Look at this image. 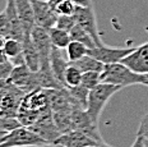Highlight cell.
<instances>
[{
	"label": "cell",
	"instance_id": "25",
	"mask_svg": "<svg viewBox=\"0 0 148 147\" xmlns=\"http://www.w3.org/2000/svg\"><path fill=\"white\" fill-rule=\"evenodd\" d=\"M75 24L77 23H75V19H74L73 16H59L58 17V21H56V26L55 27L70 32V30H72Z\"/></svg>",
	"mask_w": 148,
	"mask_h": 147
},
{
	"label": "cell",
	"instance_id": "35",
	"mask_svg": "<svg viewBox=\"0 0 148 147\" xmlns=\"http://www.w3.org/2000/svg\"><path fill=\"white\" fill-rule=\"evenodd\" d=\"M7 132H3V131H0V137H4V136H7Z\"/></svg>",
	"mask_w": 148,
	"mask_h": 147
},
{
	"label": "cell",
	"instance_id": "23",
	"mask_svg": "<svg viewBox=\"0 0 148 147\" xmlns=\"http://www.w3.org/2000/svg\"><path fill=\"white\" fill-rule=\"evenodd\" d=\"M101 83V72H86L82 76V86L92 90Z\"/></svg>",
	"mask_w": 148,
	"mask_h": 147
},
{
	"label": "cell",
	"instance_id": "29",
	"mask_svg": "<svg viewBox=\"0 0 148 147\" xmlns=\"http://www.w3.org/2000/svg\"><path fill=\"white\" fill-rule=\"evenodd\" d=\"M61 0H50V5L52 8L55 7V5L58 4V3H60ZM74 4L79 5V7H93V3H92V0H72Z\"/></svg>",
	"mask_w": 148,
	"mask_h": 147
},
{
	"label": "cell",
	"instance_id": "19",
	"mask_svg": "<svg viewBox=\"0 0 148 147\" xmlns=\"http://www.w3.org/2000/svg\"><path fill=\"white\" fill-rule=\"evenodd\" d=\"M65 50H66V56L69 59V62H75V60H79L83 56H86L88 54L89 49L86 45H83L82 42L73 41L72 40V42L68 45Z\"/></svg>",
	"mask_w": 148,
	"mask_h": 147
},
{
	"label": "cell",
	"instance_id": "27",
	"mask_svg": "<svg viewBox=\"0 0 148 147\" xmlns=\"http://www.w3.org/2000/svg\"><path fill=\"white\" fill-rule=\"evenodd\" d=\"M14 70V64L10 60L0 64V81H8Z\"/></svg>",
	"mask_w": 148,
	"mask_h": 147
},
{
	"label": "cell",
	"instance_id": "36",
	"mask_svg": "<svg viewBox=\"0 0 148 147\" xmlns=\"http://www.w3.org/2000/svg\"><path fill=\"white\" fill-rule=\"evenodd\" d=\"M4 137H5V136H4ZM4 137H0V143L4 142Z\"/></svg>",
	"mask_w": 148,
	"mask_h": 147
},
{
	"label": "cell",
	"instance_id": "31",
	"mask_svg": "<svg viewBox=\"0 0 148 147\" xmlns=\"http://www.w3.org/2000/svg\"><path fill=\"white\" fill-rule=\"evenodd\" d=\"M7 60H9L8 55L5 54L4 49H0V64H1V63H4V62H7Z\"/></svg>",
	"mask_w": 148,
	"mask_h": 147
},
{
	"label": "cell",
	"instance_id": "20",
	"mask_svg": "<svg viewBox=\"0 0 148 147\" xmlns=\"http://www.w3.org/2000/svg\"><path fill=\"white\" fill-rule=\"evenodd\" d=\"M82 76L83 73L81 70L69 62V65H68L65 72V87L69 88L74 87V86H79L82 83Z\"/></svg>",
	"mask_w": 148,
	"mask_h": 147
},
{
	"label": "cell",
	"instance_id": "26",
	"mask_svg": "<svg viewBox=\"0 0 148 147\" xmlns=\"http://www.w3.org/2000/svg\"><path fill=\"white\" fill-rule=\"evenodd\" d=\"M0 35L4 36L5 38H9L10 36V23H9V18L5 10L0 13Z\"/></svg>",
	"mask_w": 148,
	"mask_h": 147
},
{
	"label": "cell",
	"instance_id": "2",
	"mask_svg": "<svg viewBox=\"0 0 148 147\" xmlns=\"http://www.w3.org/2000/svg\"><path fill=\"white\" fill-rule=\"evenodd\" d=\"M101 82L111 83L124 88L133 84L143 83V74L133 72L124 63H112L106 64L101 73Z\"/></svg>",
	"mask_w": 148,
	"mask_h": 147
},
{
	"label": "cell",
	"instance_id": "9",
	"mask_svg": "<svg viewBox=\"0 0 148 147\" xmlns=\"http://www.w3.org/2000/svg\"><path fill=\"white\" fill-rule=\"evenodd\" d=\"M31 38H32L33 44L36 49L40 53V59H41V67L42 65H49L50 64V55L52 50V44L51 38L49 35V31L40 26H36L31 33ZM40 67V68H41Z\"/></svg>",
	"mask_w": 148,
	"mask_h": 147
},
{
	"label": "cell",
	"instance_id": "7",
	"mask_svg": "<svg viewBox=\"0 0 148 147\" xmlns=\"http://www.w3.org/2000/svg\"><path fill=\"white\" fill-rule=\"evenodd\" d=\"M9 81L17 86V87H19L21 90H23L26 93L32 92V91L40 88L38 83H37L36 73L32 72L26 64L14 67V70L12 73Z\"/></svg>",
	"mask_w": 148,
	"mask_h": 147
},
{
	"label": "cell",
	"instance_id": "8",
	"mask_svg": "<svg viewBox=\"0 0 148 147\" xmlns=\"http://www.w3.org/2000/svg\"><path fill=\"white\" fill-rule=\"evenodd\" d=\"M32 1L33 12H35L36 26H40L45 30H51L56 26L58 14L49 1H40V0H31Z\"/></svg>",
	"mask_w": 148,
	"mask_h": 147
},
{
	"label": "cell",
	"instance_id": "18",
	"mask_svg": "<svg viewBox=\"0 0 148 147\" xmlns=\"http://www.w3.org/2000/svg\"><path fill=\"white\" fill-rule=\"evenodd\" d=\"M69 33H70V37H72L73 41L82 42V44L86 45L88 49L96 47V42L93 41V38L91 37V35H89L87 31H84L82 27H79L78 24H75V26L70 30Z\"/></svg>",
	"mask_w": 148,
	"mask_h": 147
},
{
	"label": "cell",
	"instance_id": "15",
	"mask_svg": "<svg viewBox=\"0 0 148 147\" xmlns=\"http://www.w3.org/2000/svg\"><path fill=\"white\" fill-rule=\"evenodd\" d=\"M73 65H75L77 68L81 70L82 73H86V72H101L105 68V64L101 63L100 60L95 59L93 56H91L89 54H87L86 56H83L82 59L79 60H75V62H70Z\"/></svg>",
	"mask_w": 148,
	"mask_h": 147
},
{
	"label": "cell",
	"instance_id": "5",
	"mask_svg": "<svg viewBox=\"0 0 148 147\" xmlns=\"http://www.w3.org/2000/svg\"><path fill=\"white\" fill-rule=\"evenodd\" d=\"M98 143H105V142H98L97 139H95L87 132L75 129V131H70V132H66V133L60 134L52 142V146H55V147H88V146L98 145Z\"/></svg>",
	"mask_w": 148,
	"mask_h": 147
},
{
	"label": "cell",
	"instance_id": "3",
	"mask_svg": "<svg viewBox=\"0 0 148 147\" xmlns=\"http://www.w3.org/2000/svg\"><path fill=\"white\" fill-rule=\"evenodd\" d=\"M49 143L40 137L37 133L27 127H19L9 132L4 137V142L0 143V147H45Z\"/></svg>",
	"mask_w": 148,
	"mask_h": 147
},
{
	"label": "cell",
	"instance_id": "13",
	"mask_svg": "<svg viewBox=\"0 0 148 147\" xmlns=\"http://www.w3.org/2000/svg\"><path fill=\"white\" fill-rule=\"evenodd\" d=\"M8 14L9 23H10V36L9 38H15L23 42L24 37H26V32H24L23 24L21 22L19 17L17 13V7H15V0H8L7 7L4 9Z\"/></svg>",
	"mask_w": 148,
	"mask_h": 147
},
{
	"label": "cell",
	"instance_id": "30",
	"mask_svg": "<svg viewBox=\"0 0 148 147\" xmlns=\"http://www.w3.org/2000/svg\"><path fill=\"white\" fill-rule=\"evenodd\" d=\"M130 147H146V143H144V138L140 136H137L135 137V141L133 142V145Z\"/></svg>",
	"mask_w": 148,
	"mask_h": 147
},
{
	"label": "cell",
	"instance_id": "24",
	"mask_svg": "<svg viewBox=\"0 0 148 147\" xmlns=\"http://www.w3.org/2000/svg\"><path fill=\"white\" fill-rule=\"evenodd\" d=\"M19 127H22V125L17 118H5V116L0 115V131L9 133V132L17 129Z\"/></svg>",
	"mask_w": 148,
	"mask_h": 147
},
{
	"label": "cell",
	"instance_id": "32",
	"mask_svg": "<svg viewBox=\"0 0 148 147\" xmlns=\"http://www.w3.org/2000/svg\"><path fill=\"white\" fill-rule=\"evenodd\" d=\"M5 41H7V38H5L4 36H1V35H0V49H3V47H4Z\"/></svg>",
	"mask_w": 148,
	"mask_h": 147
},
{
	"label": "cell",
	"instance_id": "10",
	"mask_svg": "<svg viewBox=\"0 0 148 147\" xmlns=\"http://www.w3.org/2000/svg\"><path fill=\"white\" fill-rule=\"evenodd\" d=\"M133 72L139 74H148V42L135 47L123 62Z\"/></svg>",
	"mask_w": 148,
	"mask_h": 147
},
{
	"label": "cell",
	"instance_id": "17",
	"mask_svg": "<svg viewBox=\"0 0 148 147\" xmlns=\"http://www.w3.org/2000/svg\"><path fill=\"white\" fill-rule=\"evenodd\" d=\"M69 95L72 97V104L73 106H81V108L87 109V101H88V95L89 91L88 88H86L84 86H74V87L68 88Z\"/></svg>",
	"mask_w": 148,
	"mask_h": 147
},
{
	"label": "cell",
	"instance_id": "11",
	"mask_svg": "<svg viewBox=\"0 0 148 147\" xmlns=\"http://www.w3.org/2000/svg\"><path fill=\"white\" fill-rule=\"evenodd\" d=\"M15 7H17L18 17H19L21 22L23 24L26 36H31L33 28L36 27V19H35V12H33L32 1L31 0H15Z\"/></svg>",
	"mask_w": 148,
	"mask_h": 147
},
{
	"label": "cell",
	"instance_id": "37",
	"mask_svg": "<svg viewBox=\"0 0 148 147\" xmlns=\"http://www.w3.org/2000/svg\"><path fill=\"white\" fill-rule=\"evenodd\" d=\"M45 147H55V146H52V145H49V146H45Z\"/></svg>",
	"mask_w": 148,
	"mask_h": 147
},
{
	"label": "cell",
	"instance_id": "12",
	"mask_svg": "<svg viewBox=\"0 0 148 147\" xmlns=\"http://www.w3.org/2000/svg\"><path fill=\"white\" fill-rule=\"evenodd\" d=\"M68 65H69V59H65L63 50L58 47H52L50 55V67L54 76L64 87H65V72Z\"/></svg>",
	"mask_w": 148,
	"mask_h": 147
},
{
	"label": "cell",
	"instance_id": "38",
	"mask_svg": "<svg viewBox=\"0 0 148 147\" xmlns=\"http://www.w3.org/2000/svg\"><path fill=\"white\" fill-rule=\"evenodd\" d=\"M40 1H50V0H40Z\"/></svg>",
	"mask_w": 148,
	"mask_h": 147
},
{
	"label": "cell",
	"instance_id": "1",
	"mask_svg": "<svg viewBox=\"0 0 148 147\" xmlns=\"http://www.w3.org/2000/svg\"><path fill=\"white\" fill-rule=\"evenodd\" d=\"M123 90L121 87L111 83H103L101 82L98 86L92 88L88 95V101H87V113L95 125L98 127V122H100V116L102 114L105 106L109 102V100L114 96L116 92Z\"/></svg>",
	"mask_w": 148,
	"mask_h": 147
},
{
	"label": "cell",
	"instance_id": "4",
	"mask_svg": "<svg viewBox=\"0 0 148 147\" xmlns=\"http://www.w3.org/2000/svg\"><path fill=\"white\" fill-rule=\"evenodd\" d=\"M73 17L75 19V23L91 35V37L96 42V46L103 45L97 28V19L93 7H79V5H77L75 13H74Z\"/></svg>",
	"mask_w": 148,
	"mask_h": 147
},
{
	"label": "cell",
	"instance_id": "6",
	"mask_svg": "<svg viewBox=\"0 0 148 147\" xmlns=\"http://www.w3.org/2000/svg\"><path fill=\"white\" fill-rule=\"evenodd\" d=\"M133 50V47H111L106 46V45H101V46L89 49L88 54L106 65V64L123 62V59L128 56Z\"/></svg>",
	"mask_w": 148,
	"mask_h": 147
},
{
	"label": "cell",
	"instance_id": "21",
	"mask_svg": "<svg viewBox=\"0 0 148 147\" xmlns=\"http://www.w3.org/2000/svg\"><path fill=\"white\" fill-rule=\"evenodd\" d=\"M3 49H4L5 54L8 55L9 59H12V58H14V56H17V55L23 53V42L19 41V40H15V38H7L5 45Z\"/></svg>",
	"mask_w": 148,
	"mask_h": 147
},
{
	"label": "cell",
	"instance_id": "28",
	"mask_svg": "<svg viewBox=\"0 0 148 147\" xmlns=\"http://www.w3.org/2000/svg\"><path fill=\"white\" fill-rule=\"evenodd\" d=\"M137 136H140V137H143V138L148 139V113L142 118Z\"/></svg>",
	"mask_w": 148,
	"mask_h": 147
},
{
	"label": "cell",
	"instance_id": "34",
	"mask_svg": "<svg viewBox=\"0 0 148 147\" xmlns=\"http://www.w3.org/2000/svg\"><path fill=\"white\" fill-rule=\"evenodd\" d=\"M144 86H148V74H143V83Z\"/></svg>",
	"mask_w": 148,
	"mask_h": 147
},
{
	"label": "cell",
	"instance_id": "16",
	"mask_svg": "<svg viewBox=\"0 0 148 147\" xmlns=\"http://www.w3.org/2000/svg\"><path fill=\"white\" fill-rule=\"evenodd\" d=\"M49 35H50L52 46L61 49V50L66 49L68 45L72 42L70 33L68 31H65V30L58 28V27H52L51 30H49Z\"/></svg>",
	"mask_w": 148,
	"mask_h": 147
},
{
	"label": "cell",
	"instance_id": "33",
	"mask_svg": "<svg viewBox=\"0 0 148 147\" xmlns=\"http://www.w3.org/2000/svg\"><path fill=\"white\" fill-rule=\"evenodd\" d=\"M88 147H111L107 143H98V145H93V146H88Z\"/></svg>",
	"mask_w": 148,
	"mask_h": 147
},
{
	"label": "cell",
	"instance_id": "22",
	"mask_svg": "<svg viewBox=\"0 0 148 147\" xmlns=\"http://www.w3.org/2000/svg\"><path fill=\"white\" fill-rule=\"evenodd\" d=\"M77 9V4H74L72 0H61L54 7V10L58 16H74Z\"/></svg>",
	"mask_w": 148,
	"mask_h": 147
},
{
	"label": "cell",
	"instance_id": "14",
	"mask_svg": "<svg viewBox=\"0 0 148 147\" xmlns=\"http://www.w3.org/2000/svg\"><path fill=\"white\" fill-rule=\"evenodd\" d=\"M23 55L26 65L32 72H38L41 67V59H40V53L36 49L31 36H26L23 40Z\"/></svg>",
	"mask_w": 148,
	"mask_h": 147
}]
</instances>
